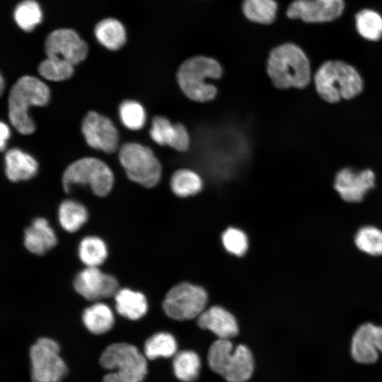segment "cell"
<instances>
[{"instance_id":"obj_1","label":"cell","mask_w":382,"mask_h":382,"mask_svg":"<svg viewBox=\"0 0 382 382\" xmlns=\"http://www.w3.org/2000/svg\"><path fill=\"white\" fill-rule=\"evenodd\" d=\"M47 85L39 78L23 75L14 83L8 98V115L12 126L21 134L28 135L35 130L29 115L32 106H45L50 100Z\"/></svg>"},{"instance_id":"obj_2","label":"cell","mask_w":382,"mask_h":382,"mask_svg":"<svg viewBox=\"0 0 382 382\" xmlns=\"http://www.w3.org/2000/svg\"><path fill=\"white\" fill-rule=\"evenodd\" d=\"M267 71L273 85L280 89L303 88L311 81V66L302 49L284 43L270 52Z\"/></svg>"},{"instance_id":"obj_3","label":"cell","mask_w":382,"mask_h":382,"mask_svg":"<svg viewBox=\"0 0 382 382\" xmlns=\"http://www.w3.org/2000/svg\"><path fill=\"white\" fill-rule=\"evenodd\" d=\"M314 83L320 97L330 103L352 99L363 89V81L357 69L340 60L324 62L314 75Z\"/></svg>"},{"instance_id":"obj_4","label":"cell","mask_w":382,"mask_h":382,"mask_svg":"<svg viewBox=\"0 0 382 382\" xmlns=\"http://www.w3.org/2000/svg\"><path fill=\"white\" fill-rule=\"evenodd\" d=\"M222 75V68L214 59L195 56L182 63L177 72V81L184 94L197 102L212 100L216 88L208 79H217Z\"/></svg>"},{"instance_id":"obj_5","label":"cell","mask_w":382,"mask_h":382,"mask_svg":"<svg viewBox=\"0 0 382 382\" xmlns=\"http://www.w3.org/2000/svg\"><path fill=\"white\" fill-rule=\"evenodd\" d=\"M208 364L211 369L228 382H245L254 369L253 354L245 345L233 348L229 340L219 339L209 347Z\"/></svg>"},{"instance_id":"obj_6","label":"cell","mask_w":382,"mask_h":382,"mask_svg":"<svg viewBox=\"0 0 382 382\" xmlns=\"http://www.w3.org/2000/svg\"><path fill=\"white\" fill-rule=\"evenodd\" d=\"M100 365L114 371L106 374L103 382H141L147 373L146 357L134 345L114 343L103 351Z\"/></svg>"},{"instance_id":"obj_7","label":"cell","mask_w":382,"mask_h":382,"mask_svg":"<svg viewBox=\"0 0 382 382\" xmlns=\"http://www.w3.org/2000/svg\"><path fill=\"white\" fill-rule=\"evenodd\" d=\"M113 184L114 175L110 167L95 157L74 161L62 175V185L66 192L73 185H88L96 195L104 197L111 191Z\"/></svg>"},{"instance_id":"obj_8","label":"cell","mask_w":382,"mask_h":382,"mask_svg":"<svg viewBox=\"0 0 382 382\" xmlns=\"http://www.w3.org/2000/svg\"><path fill=\"white\" fill-rule=\"evenodd\" d=\"M119 160L129 180L145 187L158 184L161 166L152 150L137 142H127L120 149Z\"/></svg>"},{"instance_id":"obj_9","label":"cell","mask_w":382,"mask_h":382,"mask_svg":"<svg viewBox=\"0 0 382 382\" xmlns=\"http://www.w3.org/2000/svg\"><path fill=\"white\" fill-rule=\"evenodd\" d=\"M33 382H60L67 368L59 356V347L53 340L39 339L30 349Z\"/></svg>"},{"instance_id":"obj_10","label":"cell","mask_w":382,"mask_h":382,"mask_svg":"<svg viewBox=\"0 0 382 382\" xmlns=\"http://www.w3.org/2000/svg\"><path fill=\"white\" fill-rule=\"evenodd\" d=\"M207 294L199 286L182 283L173 287L166 294L163 308L166 314L177 320L199 316L204 310Z\"/></svg>"},{"instance_id":"obj_11","label":"cell","mask_w":382,"mask_h":382,"mask_svg":"<svg viewBox=\"0 0 382 382\" xmlns=\"http://www.w3.org/2000/svg\"><path fill=\"white\" fill-rule=\"evenodd\" d=\"M46 57H58L74 66L83 62L89 54V45L71 28H59L50 32L43 42Z\"/></svg>"},{"instance_id":"obj_12","label":"cell","mask_w":382,"mask_h":382,"mask_svg":"<svg viewBox=\"0 0 382 382\" xmlns=\"http://www.w3.org/2000/svg\"><path fill=\"white\" fill-rule=\"evenodd\" d=\"M81 131L89 146L107 154L115 151L119 141L117 130L108 117L95 111L85 116Z\"/></svg>"},{"instance_id":"obj_13","label":"cell","mask_w":382,"mask_h":382,"mask_svg":"<svg viewBox=\"0 0 382 382\" xmlns=\"http://www.w3.org/2000/svg\"><path fill=\"white\" fill-rule=\"evenodd\" d=\"M74 286L80 295L89 301L115 296L119 291L116 278L98 267H86L80 271L75 277Z\"/></svg>"},{"instance_id":"obj_14","label":"cell","mask_w":382,"mask_h":382,"mask_svg":"<svg viewBox=\"0 0 382 382\" xmlns=\"http://www.w3.org/2000/svg\"><path fill=\"white\" fill-rule=\"evenodd\" d=\"M344 8L343 0H294L286 13L289 18L306 23H325L339 18Z\"/></svg>"},{"instance_id":"obj_15","label":"cell","mask_w":382,"mask_h":382,"mask_svg":"<svg viewBox=\"0 0 382 382\" xmlns=\"http://www.w3.org/2000/svg\"><path fill=\"white\" fill-rule=\"evenodd\" d=\"M375 175L370 169L357 173L349 168L337 172L334 181V188L340 197L347 202H360L366 192L374 188Z\"/></svg>"},{"instance_id":"obj_16","label":"cell","mask_w":382,"mask_h":382,"mask_svg":"<svg viewBox=\"0 0 382 382\" xmlns=\"http://www.w3.org/2000/svg\"><path fill=\"white\" fill-rule=\"evenodd\" d=\"M378 326L371 323L361 324L354 333L351 342V355L359 364L375 363L378 358Z\"/></svg>"},{"instance_id":"obj_17","label":"cell","mask_w":382,"mask_h":382,"mask_svg":"<svg viewBox=\"0 0 382 382\" xmlns=\"http://www.w3.org/2000/svg\"><path fill=\"white\" fill-rule=\"evenodd\" d=\"M149 133L151 139L159 145H168L179 151L189 148L190 137L186 128L180 123L173 125L164 117H154Z\"/></svg>"},{"instance_id":"obj_18","label":"cell","mask_w":382,"mask_h":382,"mask_svg":"<svg viewBox=\"0 0 382 382\" xmlns=\"http://www.w3.org/2000/svg\"><path fill=\"white\" fill-rule=\"evenodd\" d=\"M197 322L200 328L211 330L219 339L229 340L238 332L234 316L219 306H213L204 311L199 316Z\"/></svg>"},{"instance_id":"obj_19","label":"cell","mask_w":382,"mask_h":382,"mask_svg":"<svg viewBox=\"0 0 382 382\" xmlns=\"http://www.w3.org/2000/svg\"><path fill=\"white\" fill-rule=\"evenodd\" d=\"M93 33L97 42L110 52L120 50L127 42L125 25L119 19L111 16L98 21L93 27Z\"/></svg>"},{"instance_id":"obj_20","label":"cell","mask_w":382,"mask_h":382,"mask_svg":"<svg viewBox=\"0 0 382 382\" xmlns=\"http://www.w3.org/2000/svg\"><path fill=\"white\" fill-rule=\"evenodd\" d=\"M4 166L6 175L12 182L30 180L38 170V163L36 159L18 148L6 151Z\"/></svg>"},{"instance_id":"obj_21","label":"cell","mask_w":382,"mask_h":382,"mask_svg":"<svg viewBox=\"0 0 382 382\" xmlns=\"http://www.w3.org/2000/svg\"><path fill=\"white\" fill-rule=\"evenodd\" d=\"M54 230L45 218L35 219L24 233V245L30 253L41 255L57 244Z\"/></svg>"},{"instance_id":"obj_22","label":"cell","mask_w":382,"mask_h":382,"mask_svg":"<svg viewBox=\"0 0 382 382\" xmlns=\"http://www.w3.org/2000/svg\"><path fill=\"white\" fill-rule=\"evenodd\" d=\"M114 297L116 311L124 318L135 320L142 318L147 312L146 299L139 291L122 289Z\"/></svg>"},{"instance_id":"obj_23","label":"cell","mask_w":382,"mask_h":382,"mask_svg":"<svg viewBox=\"0 0 382 382\" xmlns=\"http://www.w3.org/2000/svg\"><path fill=\"white\" fill-rule=\"evenodd\" d=\"M12 17L21 30L30 33L42 23L43 11L37 0H21L13 7Z\"/></svg>"},{"instance_id":"obj_24","label":"cell","mask_w":382,"mask_h":382,"mask_svg":"<svg viewBox=\"0 0 382 382\" xmlns=\"http://www.w3.org/2000/svg\"><path fill=\"white\" fill-rule=\"evenodd\" d=\"M86 328L96 335L103 334L110 330L115 323L111 308L103 303H96L86 308L82 315Z\"/></svg>"},{"instance_id":"obj_25","label":"cell","mask_w":382,"mask_h":382,"mask_svg":"<svg viewBox=\"0 0 382 382\" xmlns=\"http://www.w3.org/2000/svg\"><path fill=\"white\" fill-rule=\"evenodd\" d=\"M88 216L86 208L73 199H66L59 207V224L68 232L73 233L78 231L86 222Z\"/></svg>"},{"instance_id":"obj_26","label":"cell","mask_w":382,"mask_h":382,"mask_svg":"<svg viewBox=\"0 0 382 382\" xmlns=\"http://www.w3.org/2000/svg\"><path fill=\"white\" fill-rule=\"evenodd\" d=\"M242 8L249 21L267 25L275 20L278 6L274 0H243Z\"/></svg>"},{"instance_id":"obj_27","label":"cell","mask_w":382,"mask_h":382,"mask_svg":"<svg viewBox=\"0 0 382 382\" xmlns=\"http://www.w3.org/2000/svg\"><path fill=\"white\" fill-rule=\"evenodd\" d=\"M74 65L58 57H45L38 64L37 71L42 78L54 82L70 79L74 73Z\"/></svg>"},{"instance_id":"obj_28","label":"cell","mask_w":382,"mask_h":382,"mask_svg":"<svg viewBox=\"0 0 382 382\" xmlns=\"http://www.w3.org/2000/svg\"><path fill=\"white\" fill-rule=\"evenodd\" d=\"M79 256L86 267H98L107 258L106 244L99 237H85L79 243Z\"/></svg>"},{"instance_id":"obj_29","label":"cell","mask_w":382,"mask_h":382,"mask_svg":"<svg viewBox=\"0 0 382 382\" xmlns=\"http://www.w3.org/2000/svg\"><path fill=\"white\" fill-rule=\"evenodd\" d=\"M201 361L197 353L190 350L178 352L174 357L173 369L175 376L184 382L195 381L199 373Z\"/></svg>"},{"instance_id":"obj_30","label":"cell","mask_w":382,"mask_h":382,"mask_svg":"<svg viewBox=\"0 0 382 382\" xmlns=\"http://www.w3.org/2000/svg\"><path fill=\"white\" fill-rule=\"evenodd\" d=\"M177 343L174 337L168 332H158L149 337L144 344V356L149 359L170 357L176 353Z\"/></svg>"},{"instance_id":"obj_31","label":"cell","mask_w":382,"mask_h":382,"mask_svg":"<svg viewBox=\"0 0 382 382\" xmlns=\"http://www.w3.org/2000/svg\"><path fill=\"white\" fill-rule=\"evenodd\" d=\"M356 28L366 40L377 41L382 37V16L376 11L366 8L355 16Z\"/></svg>"},{"instance_id":"obj_32","label":"cell","mask_w":382,"mask_h":382,"mask_svg":"<svg viewBox=\"0 0 382 382\" xmlns=\"http://www.w3.org/2000/svg\"><path fill=\"white\" fill-rule=\"evenodd\" d=\"M170 187L174 194L185 197L198 193L202 187V181L194 171L180 169L173 174Z\"/></svg>"},{"instance_id":"obj_33","label":"cell","mask_w":382,"mask_h":382,"mask_svg":"<svg viewBox=\"0 0 382 382\" xmlns=\"http://www.w3.org/2000/svg\"><path fill=\"white\" fill-rule=\"evenodd\" d=\"M354 241L360 251L374 257L382 255V230L379 228L374 226L360 228Z\"/></svg>"},{"instance_id":"obj_34","label":"cell","mask_w":382,"mask_h":382,"mask_svg":"<svg viewBox=\"0 0 382 382\" xmlns=\"http://www.w3.org/2000/svg\"><path fill=\"white\" fill-rule=\"evenodd\" d=\"M119 116L122 125L130 130L141 129L146 118L141 104L132 100H126L120 105Z\"/></svg>"},{"instance_id":"obj_35","label":"cell","mask_w":382,"mask_h":382,"mask_svg":"<svg viewBox=\"0 0 382 382\" xmlns=\"http://www.w3.org/2000/svg\"><path fill=\"white\" fill-rule=\"evenodd\" d=\"M222 242L226 250L236 255H243L248 249L245 234L239 229L228 228L222 235Z\"/></svg>"},{"instance_id":"obj_36","label":"cell","mask_w":382,"mask_h":382,"mask_svg":"<svg viewBox=\"0 0 382 382\" xmlns=\"http://www.w3.org/2000/svg\"><path fill=\"white\" fill-rule=\"evenodd\" d=\"M0 149L4 151L6 148L7 141L10 138L11 131L8 125L4 122L0 123Z\"/></svg>"},{"instance_id":"obj_37","label":"cell","mask_w":382,"mask_h":382,"mask_svg":"<svg viewBox=\"0 0 382 382\" xmlns=\"http://www.w3.org/2000/svg\"><path fill=\"white\" fill-rule=\"evenodd\" d=\"M0 81H1V83H0L1 88H0V90H1V92L2 93V91L4 90V79L3 76H2V74H1Z\"/></svg>"}]
</instances>
